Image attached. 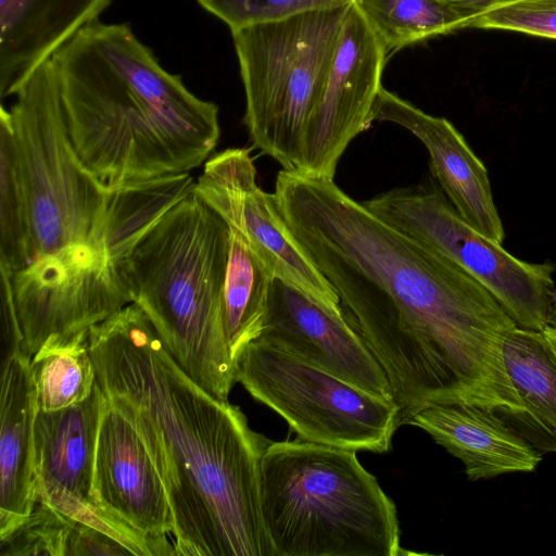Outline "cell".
<instances>
[{
	"label": "cell",
	"instance_id": "cell-3",
	"mask_svg": "<svg viewBox=\"0 0 556 556\" xmlns=\"http://www.w3.org/2000/svg\"><path fill=\"white\" fill-rule=\"evenodd\" d=\"M51 59L73 149L105 188L189 173L215 149L218 106L163 68L125 24L98 20Z\"/></svg>",
	"mask_w": 556,
	"mask_h": 556
},
{
	"label": "cell",
	"instance_id": "cell-24",
	"mask_svg": "<svg viewBox=\"0 0 556 556\" xmlns=\"http://www.w3.org/2000/svg\"><path fill=\"white\" fill-rule=\"evenodd\" d=\"M35 257L27 203L18 173L9 110L0 109V266L11 274Z\"/></svg>",
	"mask_w": 556,
	"mask_h": 556
},
{
	"label": "cell",
	"instance_id": "cell-15",
	"mask_svg": "<svg viewBox=\"0 0 556 556\" xmlns=\"http://www.w3.org/2000/svg\"><path fill=\"white\" fill-rule=\"evenodd\" d=\"M93 490L109 515L136 532L169 543L174 519L161 476L130 420L108 399L101 415Z\"/></svg>",
	"mask_w": 556,
	"mask_h": 556
},
{
	"label": "cell",
	"instance_id": "cell-2",
	"mask_svg": "<svg viewBox=\"0 0 556 556\" xmlns=\"http://www.w3.org/2000/svg\"><path fill=\"white\" fill-rule=\"evenodd\" d=\"M88 345L97 383L161 476L176 556H275L261 511L268 440L179 367L137 304L92 326Z\"/></svg>",
	"mask_w": 556,
	"mask_h": 556
},
{
	"label": "cell",
	"instance_id": "cell-20",
	"mask_svg": "<svg viewBox=\"0 0 556 556\" xmlns=\"http://www.w3.org/2000/svg\"><path fill=\"white\" fill-rule=\"evenodd\" d=\"M230 243L223 320L233 362L250 342L260 338L275 276L247 240L229 227Z\"/></svg>",
	"mask_w": 556,
	"mask_h": 556
},
{
	"label": "cell",
	"instance_id": "cell-5",
	"mask_svg": "<svg viewBox=\"0 0 556 556\" xmlns=\"http://www.w3.org/2000/svg\"><path fill=\"white\" fill-rule=\"evenodd\" d=\"M261 511L275 556H397L396 507L356 451L301 439L268 443Z\"/></svg>",
	"mask_w": 556,
	"mask_h": 556
},
{
	"label": "cell",
	"instance_id": "cell-29",
	"mask_svg": "<svg viewBox=\"0 0 556 556\" xmlns=\"http://www.w3.org/2000/svg\"><path fill=\"white\" fill-rule=\"evenodd\" d=\"M462 15H464L469 22L470 27L473 21L482 15L483 13L493 9L506 5L511 2L519 0H442Z\"/></svg>",
	"mask_w": 556,
	"mask_h": 556
},
{
	"label": "cell",
	"instance_id": "cell-7",
	"mask_svg": "<svg viewBox=\"0 0 556 556\" xmlns=\"http://www.w3.org/2000/svg\"><path fill=\"white\" fill-rule=\"evenodd\" d=\"M13 96L9 114L34 260L103 240L115 188L94 179L73 149L52 59L41 63Z\"/></svg>",
	"mask_w": 556,
	"mask_h": 556
},
{
	"label": "cell",
	"instance_id": "cell-12",
	"mask_svg": "<svg viewBox=\"0 0 556 556\" xmlns=\"http://www.w3.org/2000/svg\"><path fill=\"white\" fill-rule=\"evenodd\" d=\"M193 192L247 240L276 279L344 313L332 286L288 231L275 193L257 185L249 150L230 148L208 157Z\"/></svg>",
	"mask_w": 556,
	"mask_h": 556
},
{
	"label": "cell",
	"instance_id": "cell-30",
	"mask_svg": "<svg viewBox=\"0 0 556 556\" xmlns=\"http://www.w3.org/2000/svg\"><path fill=\"white\" fill-rule=\"evenodd\" d=\"M547 327L556 329V288L553 291L547 312Z\"/></svg>",
	"mask_w": 556,
	"mask_h": 556
},
{
	"label": "cell",
	"instance_id": "cell-26",
	"mask_svg": "<svg viewBox=\"0 0 556 556\" xmlns=\"http://www.w3.org/2000/svg\"><path fill=\"white\" fill-rule=\"evenodd\" d=\"M357 0H198L230 31L255 24L287 20L303 13L340 7Z\"/></svg>",
	"mask_w": 556,
	"mask_h": 556
},
{
	"label": "cell",
	"instance_id": "cell-21",
	"mask_svg": "<svg viewBox=\"0 0 556 556\" xmlns=\"http://www.w3.org/2000/svg\"><path fill=\"white\" fill-rule=\"evenodd\" d=\"M508 376L530 426L556 443V353L543 331L517 327L504 343Z\"/></svg>",
	"mask_w": 556,
	"mask_h": 556
},
{
	"label": "cell",
	"instance_id": "cell-8",
	"mask_svg": "<svg viewBox=\"0 0 556 556\" xmlns=\"http://www.w3.org/2000/svg\"><path fill=\"white\" fill-rule=\"evenodd\" d=\"M236 382L280 415L299 439L384 453L400 426L393 401L375 396L256 339L235 361Z\"/></svg>",
	"mask_w": 556,
	"mask_h": 556
},
{
	"label": "cell",
	"instance_id": "cell-1",
	"mask_svg": "<svg viewBox=\"0 0 556 556\" xmlns=\"http://www.w3.org/2000/svg\"><path fill=\"white\" fill-rule=\"evenodd\" d=\"M274 193L288 231L383 369L400 426L433 404L528 421L504 359L518 326L481 283L332 179L281 169Z\"/></svg>",
	"mask_w": 556,
	"mask_h": 556
},
{
	"label": "cell",
	"instance_id": "cell-6",
	"mask_svg": "<svg viewBox=\"0 0 556 556\" xmlns=\"http://www.w3.org/2000/svg\"><path fill=\"white\" fill-rule=\"evenodd\" d=\"M352 3L231 31L249 137L285 170L301 167L307 130Z\"/></svg>",
	"mask_w": 556,
	"mask_h": 556
},
{
	"label": "cell",
	"instance_id": "cell-11",
	"mask_svg": "<svg viewBox=\"0 0 556 556\" xmlns=\"http://www.w3.org/2000/svg\"><path fill=\"white\" fill-rule=\"evenodd\" d=\"M106 397L97 383L85 401L37 410L34 428V500L73 520L102 530L135 556H167L166 544L151 540L104 511L94 490L99 425Z\"/></svg>",
	"mask_w": 556,
	"mask_h": 556
},
{
	"label": "cell",
	"instance_id": "cell-13",
	"mask_svg": "<svg viewBox=\"0 0 556 556\" xmlns=\"http://www.w3.org/2000/svg\"><path fill=\"white\" fill-rule=\"evenodd\" d=\"M388 56L353 2L307 130L301 167L295 172L333 180L350 142L374 122L372 109Z\"/></svg>",
	"mask_w": 556,
	"mask_h": 556
},
{
	"label": "cell",
	"instance_id": "cell-17",
	"mask_svg": "<svg viewBox=\"0 0 556 556\" xmlns=\"http://www.w3.org/2000/svg\"><path fill=\"white\" fill-rule=\"evenodd\" d=\"M425 430L435 443L457 457L469 480L511 472H531L540 452L510 428L496 412L467 404H433L406 421Z\"/></svg>",
	"mask_w": 556,
	"mask_h": 556
},
{
	"label": "cell",
	"instance_id": "cell-16",
	"mask_svg": "<svg viewBox=\"0 0 556 556\" xmlns=\"http://www.w3.org/2000/svg\"><path fill=\"white\" fill-rule=\"evenodd\" d=\"M372 118L402 126L419 139L430 156L432 176L457 213L482 235L503 244L505 231L488 169L450 121L421 111L383 87Z\"/></svg>",
	"mask_w": 556,
	"mask_h": 556
},
{
	"label": "cell",
	"instance_id": "cell-9",
	"mask_svg": "<svg viewBox=\"0 0 556 556\" xmlns=\"http://www.w3.org/2000/svg\"><path fill=\"white\" fill-rule=\"evenodd\" d=\"M362 203L381 220L469 274L518 327L536 331L547 327L556 264L529 263L508 253L464 220L433 181L393 188Z\"/></svg>",
	"mask_w": 556,
	"mask_h": 556
},
{
	"label": "cell",
	"instance_id": "cell-4",
	"mask_svg": "<svg viewBox=\"0 0 556 556\" xmlns=\"http://www.w3.org/2000/svg\"><path fill=\"white\" fill-rule=\"evenodd\" d=\"M229 243V226L192 187L117 260L130 303L179 367L220 401L236 382L223 320Z\"/></svg>",
	"mask_w": 556,
	"mask_h": 556
},
{
	"label": "cell",
	"instance_id": "cell-23",
	"mask_svg": "<svg viewBox=\"0 0 556 556\" xmlns=\"http://www.w3.org/2000/svg\"><path fill=\"white\" fill-rule=\"evenodd\" d=\"M88 336L39 350L30 359L37 409L52 412L88 399L97 386Z\"/></svg>",
	"mask_w": 556,
	"mask_h": 556
},
{
	"label": "cell",
	"instance_id": "cell-18",
	"mask_svg": "<svg viewBox=\"0 0 556 556\" xmlns=\"http://www.w3.org/2000/svg\"><path fill=\"white\" fill-rule=\"evenodd\" d=\"M112 0H0V96L21 84Z\"/></svg>",
	"mask_w": 556,
	"mask_h": 556
},
{
	"label": "cell",
	"instance_id": "cell-19",
	"mask_svg": "<svg viewBox=\"0 0 556 556\" xmlns=\"http://www.w3.org/2000/svg\"><path fill=\"white\" fill-rule=\"evenodd\" d=\"M37 396L30 359L9 352L2 363L0 395V538L34 506V428Z\"/></svg>",
	"mask_w": 556,
	"mask_h": 556
},
{
	"label": "cell",
	"instance_id": "cell-14",
	"mask_svg": "<svg viewBox=\"0 0 556 556\" xmlns=\"http://www.w3.org/2000/svg\"><path fill=\"white\" fill-rule=\"evenodd\" d=\"M257 339L375 396L393 401L383 369L344 313L325 308L281 280L274 281Z\"/></svg>",
	"mask_w": 556,
	"mask_h": 556
},
{
	"label": "cell",
	"instance_id": "cell-22",
	"mask_svg": "<svg viewBox=\"0 0 556 556\" xmlns=\"http://www.w3.org/2000/svg\"><path fill=\"white\" fill-rule=\"evenodd\" d=\"M356 4L388 55L470 27L464 15L442 0H357Z\"/></svg>",
	"mask_w": 556,
	"mask_h": 556
},
{
	"label": "cell",
	"instance_id": "cell-31",
	"mask_svg": "<svg viewBox=\"0 0 556 556\" xmlns=\"http://www.w3.org/2000/svg\"><path fill=\"white\" fill-rule=\"evenodd\" d=\"M543 333L545 334V337L547 338V340L549 341V343L552 344V346L556 353V329L546 327L543 330Z\"/></svg>",
	"mask_w": 556,
	"mask_h": 556
},
{
	"label": "cell",
	"instance_id": "cell-27",
	"mask_svg": "<svg viewBox=\"0 0 556 556\" xmlns=\"http://www.w3.org/2000/svg\"><path fill=\"white\" fill-rule=\"evenodd\" d=\"M471 27L556 39V0H519L488 11Z\"/></svg>",
	"mask_w": 556,
	"mask_h": 556
},
{
	"label": "cell",
	"instance_id": "cell-28",
	"mask_svg": "<svg viewBox=\"0 0 556 556\" xmlns=\"http://www.w3.org/2000/svg\"><path fill=\"white\" fill-rule=\"evenodd\" d=\"M134 555L121 541L111 534L75 521L66 544L65 556H123Z\"/></svg>",
	"mask_w": 556,
	"mask_h": 556
},
{
	"label": "cell",
	"instance_id": "cell-25",
	"mask_svg": "<svg viewBox=\"0 0 556 556\" xmlns=\"http://www.w3.org/2000/svg\"><path fill=\"white\" fill-rule=\"evenodd\" d=\"M75 521L49 504L36 501L29 515L0 538V556H65Z\"/></svg>",
	"mask_w": 556,
	"mask_h": 556
},
{
	"label": "cell",
	"instance_id": "cell-10",
	"mask_svg": "<svg viewBox=\"0 0 556 556\" xmlns=\"http://www.w3.org/2000/svg\"><path fill=\"white\" fill-rule=\"evenodd\" d=\"M125 252L108 232L103 240L37 257L11 274L20 351L31 359L41 349L88 336L92 326L130 304L117 267Z\"/></svg>",
	"mask_w": 556,
	"mask_h": 556
}]
</instances>
